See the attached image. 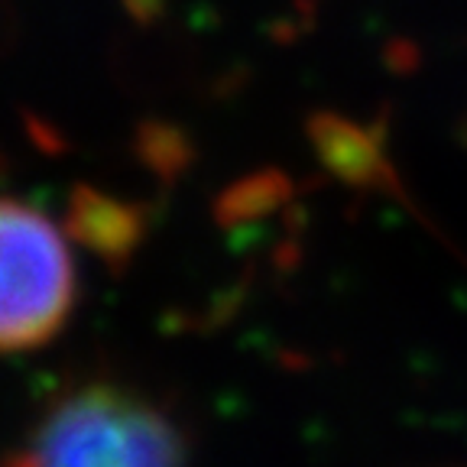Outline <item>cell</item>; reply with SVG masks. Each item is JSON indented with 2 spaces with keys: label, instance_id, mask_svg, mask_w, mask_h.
Instances as JSON below:
<instances>
[{
  "label": "cell",
  "instance_id": "6da1fadb",
  "mask_svg": "<svg viewBox=\"0 0 467 467\" xmlns=\"http://www.w3.org/2000/svg\"><path fill=\"white\" fill-rule=\"evenodd\" d=\"M182 435L130 389L88 383L62 393L7 467H182Z\"/></svg>",
  "mask_w": 467,
  "mask_h": 467
},
{
  "label": "cell",
  "instance_id": "7a4b0ae2",
  "mask_svg": "<svg viewBox=\"0 0 467 467\" xmlns=\"http://www.w3.org/2000/svg\"><path fill=\"white\" fill-rule=\"evenodd\" d=\"M75 263L49 214L0 198V354L43 348L75 308Z\"/></svg>",
  "mask_w": 467,
  "mask_h": 467
}]
</instances>
